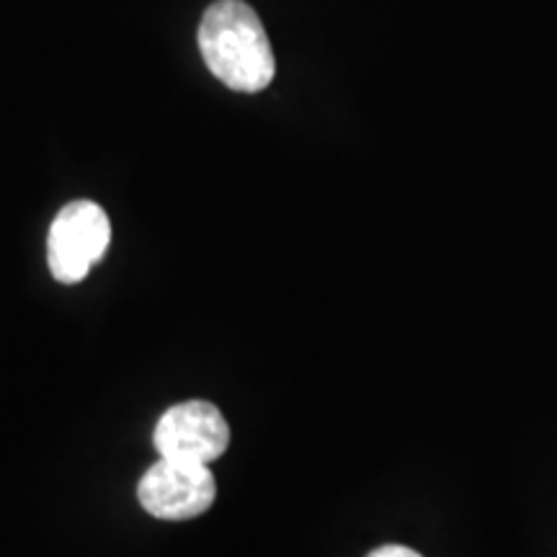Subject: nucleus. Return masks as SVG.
I'll return each mask as SVG.
<instances>
[{
    "mask_svg": "<svg viewBox=\"0 0 557 557\" xmlns=\"http://www.w3.org/2000/svg\"><path fill=\"white\" fill-rule=\"evenodd\" d=\"M199 50L209 73L240 94L274 81L276 60L259 13L243 0H214L199 24Z\"/></svg>",
    "mask_w": 557,
    "mask_h": 557,
    "instance_id": "f257e3e1",
    "label": "nucleus"
},
{
    "mask_svg": "<svg viewBox=\"0 0 557 557\" xmlns=\"http://www.w3.org/2000/svg\"><path fill=\"white\" fill-rule=\"evenodd\" d=\"M111 243V222L96 201H70L47 235V263L60 284H78L103 259Z\"/></svg>",
    "mask_w": 557,
    "mask_h": 557,
    "instance_id": "f03ea898",
    "label": "nucleus"
},
{
    "mask_svg": "<svg viewBox=\"0 0 557 557\" xmlns=\"http://www.w3.org/2000/svg\"><path fill=\"white\" fill-rule=\"evenodd\" d=\"M137 498L150 517L186 521L212 508L218 483L207 465L160 457L139 480Z\"/></svg>",
    "mask_w": 557,
    "mask_h": 557,
    "instance_id": "7ed1b4c3",
    "label": "nucleus"
},
{
    "mask_svg": "<svg viewBox=\"0 0 557 557\" xmlns=\"http://www.w3.org/2000/svg\"><path fill=\"white\" fill-rule=\"evenodd\" d=\"M152 438L160 457L209 465L227 451L230 426L218 406L207 400H186L160 416Z\"/></svg>",
    "mask_w": 557,
    "mask_h": 557,
    "instance_id": "20e7f679",
    "label": "nucleus"
},
{
    "mask_svg": "<svg viewBox=\"0 0 557 557\" xmlns=\"http://www.w3.org/2000/svg\"><path fill=\"white\" fill-rule=\"evenodd\" d=\"M367 557H423V555H418L416 549L403 547V545H385L374 549V553H369Z\"/></svg>",
    "mask_w": 557,
    "mask_h": 557,
    "instance_id": "39448f33",
    "label": "nucleus"
}]
</instances>
